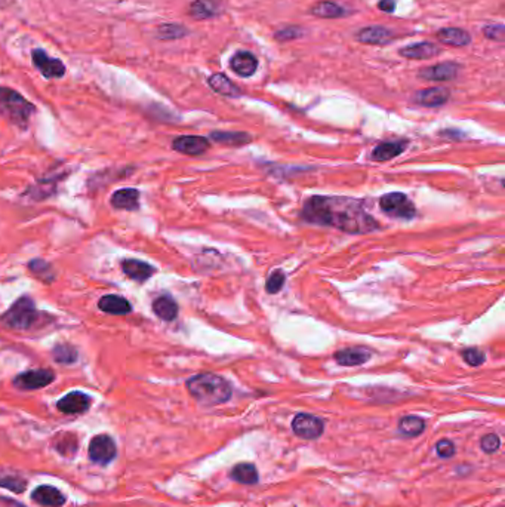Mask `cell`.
I'll use <instances>...</instances> for the list:
<instances>
[{"mask_svg": "<svg viewBox=\"0 0 505 507\" xmlns=\"http://www.w3.org/2000/svg\"><path fill=\"white\" fill-rule=\"evenodd\" d=\"M459 68L461 67L456 63H440V64H436L432 67L423 68L418 76H420L421 79H425V80L446 82V80L455 79Z\"/></svg>", "mask_w": 505, "mask_h": 507, "instance_id": "cell-12", "label": "cell"}, {"mask_svg": "<svg viewBox=\"0 0 505 507\" xmlns=\"http://www.w3.org/2000/svg\"><path fill=\"white\" fill-rule=\"evenodd\" d=\"M292 430L297 436L311 441L322 436L325 423L319 417L311 414H297L292 420Z\"/></svg>", "mask_w": 505, "mask_h": 507, "instance_id": "cell-6", "label": "cell"}, {"mask_svg": "<svg viewBox=\"0 0 505 507\" xmlns=\"http://www.w3.org/2000/svg\"><path fill=\"white\" fill-rule=\"evenodd\" d=\"M0 487L15 492H23L25 488V482L15 476H0Z\"/></svg>", "mask_w": 505, "mask_h": 507, "instance_id": "cell-36", "label": "cell"}, {"mask_svg": "<svg viewBox=\"0 0 505 507\" xmlns=\"http://www.w3.org/2000/svg\"><path fill=\"white\" fill-rule=\"evenodd\" d=\"M33 64L46 79H60L66 75V66L61 60L49 56L43 49H35Z\"/></svg>", "mask_w": 505, "mask_h": 507, "instance_id": "cell-8", "label": "cell"}, {"mask_svg": "<svg viewBox=\"0 0 505 507\" xmlns=\"http://www.w3.org/2000/svg\"><path fill=\"white\" fill-rule=\"evenodd\" d=\"M380 207L384 214L393 216V219L411 220L415 215L413 204L403 193H389L382 196Z\"/></svg>", "mask_w": 505, "mask_h": 507, "instance_id": "cell-5", "label": "cell"}, {"mask_svg": "<svg viewBox=\"0 0 505 507\" xmlns=\"http://www.w3.org/2000/svg\"><path fill=\"white\" fill-rule=\"evenodd\" d=\"M91 398L82 392H71L58 401L56 407L64 414H82L91 407Z\"/></svg>", "mask_w": 505, "mask_h": 507, "instance_id": "cell-11", "label": "cell"}, {"mask_svg": "<svg viewBox=\"0 0 505 507\" xmlns=\"http://www.w3.org/2000/svg\"><path fill=\"white\" fill-rule=\"evenodd\" d=\"M153 312L157 317H161L162 321L170 322L178 316V304L169 295H162L153 301Z\"/></svg>", "mask_w": 505, "mask_h": 507, "instance_id": "cell-24", "label": "cell"}, {"mask_svg": "<svg viewBox=\"0 0 505 507\" xmlns=\"http://www.w3.org/2000/svg\"><path fill=\"white\" fill-rule=\"evenodd\" d=\"M33 501L46 507H61L66 503V497L60 489L51 485H42L33 491Z\"/></svg>", "mask_w": 505, "mask_h": 507, "instance_id": "cell-16", "label": "cell"}, {"mask_svg": "<svg viewBox=\"0 0 505 507\" xmlns=\"http://www.w3.org/2000/svg\"><path fill=\"white\" fill-rule=\"evenodd\" d=\"M399 54L403 58H409V60H430V58H435L436 55H439L440 49L439 47L435 45V43L421 42V43H415V45L401 48Z\"/></svg>", "mask_w": 505, "mask_h": 507, "instance_id": "cell-17", "label": "cell"}, {"mask_svg": "<svg viewBox=\"0 0 505 507\" xmlns=\"http://www.w3.org/2000/svg\"><path fill=\"white\" fill-rule=\"evenodd\" d=\"M98 307L99 310H103L104 313L108 314H127L131 313L132 306L129 304V301L120 295H104L98 301Z\"/></svg>", "mask_w": 505, "mask_h": 507, "instance_id": "cell-23", "label": "cell"}, {"mask_svg": "<svg viewBox=\"0 0 505 507\" xmlns=\"http://www.w3.org/2000/svg\"><path fill=\"white\" fill-rule=\"evenodd\" d=\"M302 215L307 221L335 227L347 233H368L378 228V223L363 205L350 197L314 196L306 204Z\"/></svg>", "mask_w": 505, "mask_h": 507, "instance_id": "cell-1", "label": "cell"}, {"mask_svg": "<svg viewBox=\"0 0 505 507\" xmlns=\"http://www.w3.org/2000/svg\"><path fill=\"white\" fill-rule=\"evenodd\" d=\"M483 33L487 39L495 40V42H504L505 37V27L502 24H492V25H486L483 28Z\"/></svg>", "mask_w": 505, "mask_h": 507, "instance_id": "cell-37", "label": "cell"}, {"mask_svg": "<svg viewBox=\"0 0 505 507\" xmlns=\"http://www.w3.org/2000/svg\"><path fill=\"white\" fill-rule=\"evenodd\" d=\"M356 37L360 43H366V45H387L394 39V35L385 27L375 25L362 28Z\"/></svg>", "mask_w": 505, "mask_h": 507, "instance_id": "cell-14", "label": "cell"}, {"mask_svg": "<svg viewBox=\"0 0 505 507\" xmlns=\"http://www.w3.org/2000/svg\"><path fill=\"white\" fill-rule=\"evenodd\" d=\"M52 356H54V359H55L56 362H58V364H66V365H68V364H73V362L77 360L79 353H77V350L75 349L73 346H70V344H56V346L54 347V350H52Z\"/></svg>", "mask_w": 505, "mask_h": 507, "instance_id": "cell-31", "label": "cell"}, {"mask_svg": "<svg viewBox=\"0 0 505 507\" xmlns=\"http://www.w3.org/2000/svg\"><path fill=\"white\" fill-rule=\"evenodd\" d=\"M37 319L36 306L30 297L18 298L6 313L0 317V322L12 329H28Z\"/></svg>", "mask_w": 505, "mask_h": 507, "instance_id": "cell-4", "label": "cell"}, {"mask_svg": "<svg viewBox=\"0 0 505 507\" xmlns=\"http://www.w3.org/2000/svg\"><path fill=\"white\" fill-rule=\"evenodd\" d=\"M436 451L442 458H449L455 454V445L449 439H442L436 444Z\"/></svg>", "mask_w": 505, "mask_h": 507, "instance_id": "cell-40", "label": "cell"}, {"mask_svg": "<svg viewBox=\"0 0 505 507\" xmlns=\"http://www.w3.org/2000/svg\"><path fill=\"white\" fill-rule=\"evenodd\" d=\"M372 353L362 347H356V349H344L335 353V360L342 367H357L362 365L370 359Z\"/></svg>", "mask_w": 505, "mask_h": 507, "instance_id": "cell-21", "label": "cell"}, {"mask_svg": "<svg viewBox=\"0 0 505 507\" xmlns=\"http://www.w3.org/2000/svg\"><path fill=\"white\" fill-rule=\"evenodd\" d=\"M437 39L443 43V45L454 47V48L467 47L471 42V36L468 35V32L463 30V28H456V27L442 28V30L437 33Z\"/></svg>", "mask_w": 505, "mask_h": 507, "instance_id": "cell-20", "label": "cell"}, {"mask_svg": "<svg viewBox=\"0 0 505 507\" xmlns=\"http://www.w3.org/2000/svg\"><path fill=\"white\" fill-rule=\"evenodd\" d=\"M211 137L216 142H223L225 146H235V147L251 142L249 134L244 133H212Z\"/></svg>", "mask_w": 505, "mask_h": 507, "instance_id": "cell-30", "label": "cell"}, {"mask_svg": "<svg viewBox=\"0 0 505 507\" xmlns=\"http://www.w3.org/2000/svg\"><path fill=\"white\" fill-rule=\"evenodd\" d=\"M190 395L204 405H220L232 398V386L223 377L205 372L197 374L187 381Z\"/></svg>", "mask_w": 505, "mask_h": 507, "instance_id": "cell-2", "label": "cell"}, {"mask_svg": "<svg viewBox=\"0 0 505 507\" xmlns=\"http://www.w3.org/2000/svg\"><path fill=\"white\" fill-rule=\"evenodd\" d=\"M378 8L382 11V12H388L392 13L396 8V2L394 0H381V2L378 4Z\"/></svg>", "mask_w": 505, "mask_h": 507, "instance_id": "cell-41", "label": "cell"}, {"mask_svg": "<svg viewBox=\"0 0 505 507\" xmlns=\"http://www.w3.org/2000/svg\"><path fill=\"white\" fill-rule=\"evenodd\" d=\"M187 33H189L187 32V28L180 24H163L158 27L157 37L162 40H174V39L184 37Z\"/></svg>", "mask_w": 505, "mask_h": 507, "instance_id": "cell-33", "label": "cell"}, {"mask_svg": "<svg viewBox=\"0 0 505 507\" xmlns=\"http://www.w3.org/2000/svg\"><path fill=\"white\" fill-rule=\"evenodd\" d=\"M35 111L36 107L20 92L0 86V118L15 126L25 128Z\"/></svg>", "mask_w": 505, "mask_h": 507, "instance_id": "cell-3", "label": "cell"}, {"mask_svg": "<svg viewBox=\"0 0 505 507\" xmlns=\"http://www.w3.org/2000/svg\"><path fill=\"white\" fill-rule=\"evenodd\" d=\"M405 147H406V142H401V141L384 142V144H380V146L373 150L372 157H373V161H378V162L389 161V159H393L405 152Z\"/></svg>", "mask_w": 505, "mask_h": 507, "instance_id": "cell-26", "label": "cell"}, {"mask_svg": "<svg viewBox=\"0 0 505 507\" xmlns=\"http://www.w3.org/2000/svg\"><path fill=\"white\" fill-rule=\"evenodd\" d=\"M122 270L129 279L137 281V282L149 281L156 271V269L153 266H150L149 263H144V262H141V259H135V258L123 259Z\"/></svg>", "mask_w": 505, "mask_h": 507, "instance_id": "cell-13", "label": "cell"}, {"mask_svg": "<svg viewBox=\"0 0 505 507\" xmlns=\"http://www.w3.org/2000/svg\"><path fill=\"white\" fill-rule=\"evenodd\" d=\"M480 446H482V450L486 454L497 453L499 450V446H501V441L498 438V434H495V433L486 434V436L482 438V441H480Z\"/></svg>", "mask_w": 505, "mask_h": 507, "instance_id": "cell-35", "label": "cell"}, {"mask_svg": "<svg viewBox=\"0 0 505 507\" xmlns=\"http://www.w3.org/2000/svg\"><path fill=\"white\" fill-rule=\"evenodd\" d=\"M111 205L116 209L137 211L139 208V192L137 188H120L113 193Z\"/></svg>", "mask_w": 505, "mask_h": 507, "instance_id": "cell-18", "label": "cell"}, {"mask_svg": "<svg viewBox=\"0 0 505 507\" xmlns=\"http://www.w3.org/2000/svg\"><path fill=\"white\" fill-rule=\"evenodd\" d=\"M463 358L471 367H479L485 362V353L479 349H467L463 352Z\"/></svg>", "mask_w": 505, "mask_h": 507, "instance_id": "cell-38", "label": "cell"}, {"mask_svg": "<svg viewBox=\"0 0 505 507\" xmlns=\"http://www.w3.org/2000/svg\"><path fill=\"white\" fill-rule=\"evenodd\" d=\"M116 453V444L107 434H98L89 444V458L98 465H108Z\"/></svg>", "mask_w": 505, "mask_h": 507, "instance_id": "cell-9", "label": "cell"}, {"mask_svg": "<svg viewBox=\"0 0 505 507\" xmlns=\"http://www.w3.org/2000/svg\"><path fill=\"white\" fill-rule=\"evenodd\" d=\"M232 477L239 484L254 485L258 482V472L251 463H240V465H236L233 468Z\"/></svg>", "mask_w": 505, "mask_h": 507, "instance_id": "cell-27", "label": "cell"}, {"mask_svg": "<svg viewBox=\"0 0 505 507\" xmlns=\"http://www.w3.org/2000/svg\"><path fill=\"white\" fill-rule=\"evenodd\" d=\"M28 269H30V271L40 281L52 282L55 278V271L52 266L46 262H43V259H32V262L28 263Z\"/></svg>", "mask_w": 505, "mask_h": 507, "instance_id": "cell-32", "label": "cell"}, {"mask_svg": "<svg viewBox=\"0 0 505 507\" xmlns=\"http://www.w3.org/2000/svg\"><path fill=\"white\" fill-rule=\"evenodd\" d=\"M311 13L314 17H319V18H328V20H332V18H339L344 16V9L330 2V0H323V2H317L313 8H311Z\"/></svg>", "mask_w": 505, "mask_h": 507, "instance_id": "cell-28", "label": "cell"}, {"mask_svg": "<svg viewBox=\"0 0 505 507\" xmlns=\"http://www.w3.org/2000/svg\"><path fill=\"white\" fill-rule=\"evenodd\" d=\"M221 12L218 0H194L190 5V16L194 20H209Z\"/></svg>", "mask_w": 505, "mask_h": 507, "instance_id": "cell-22", "label": "cell"}, {"mask_svg": "<svg viewBox=\"0 0 505 507\" xmlns=\"http://www.w3.org/2000/svg\"><path fill=\"white\" fill-rule=\"evenodd\" d=\"M55 380V374L51 369H30L15 377L13 386L21 390H36L49 386Z\"/></svg>", "mask_w": 505, "mask_h": 507, "instance_id": "cell-7", "label": "cell"}, {"mask_svg": "<svg viewBox=\"0 0 505 507\" xmlns=\"http://www.w3.org/2000/svg\"><path fill=\"white\" fill-rule=\"evenodd\" d=\"M302 35H304V32H302V28H299V27H287V28H283V30L276 33V40L287 42V40H292V39H298Z\"/></svg>", "mask_w": 505, "mask_h": 507, "instance_id": "cell-39", "label": "cell"}, {"mask_svg": "<svg viewBox=\"0 0 505 507\" xmlns=\"http://www.w3.org/2000/svg\"><path fill=\"white\" fill-rule=\"evenodd\" d=\"M286 281V274L282 270H276L270 274V278L267 279L266 283V289L268 294H278L280 289L283 288Z\"/></svg>", "mask_w": 505, "mask_h": 507, "instance_id": "cell-34", "label": "cell"}, {"mask_svg": "<svg viewBox=\"0 0 505 507\" xmlns=\"http://www.w3.org/2000/svg\"><path fill=\"white\" fill-rule=\"evenodd\" d=\"M172 149L187 156H199L204 154L209 149V141L205 137L182 135L174 140V142H172Z\"/></svg>", "mask_w": 505, "mask_h": 507, "instance_id": "cell-10", "label": "cell"}, {"mask_svg": "<svg viewBox=\"0 0 505 507\" xmlns=\"http://www.w3.org/2000/svg\"><path fill=\"white\" fill-rule=\"evenodd\" d=\"M424 429H425L424 420L420 417H415V415L403 417L399 423V430L405 434V436H411V438L421 434L424 432Z\"/></svg>", "mask_w": 505, "mask_h": 507, "instance_id": "cell-29", "label": "cell"}, {"mask_svg": "<svg viewBox=\"0 0 505 507\" xmlns=\"http://www.w3.org/2000/svg\"><path fill=\"white\" fill-rule=\"evenodd\" d=\"M451 92L446 88H428L418 91L415 95V101L424 107H440L449 99Z\"/></svg>", "mask_w": 505, "mask_h": 507, "instance_id": "cell-19", "label": "cell"}, {"mask_svg": "<svg viewBox=\"0 0 505 507\" xmlns=\"http://www.w3.org/2000/svg\"><path fill=\"white\" fill-rule=\"evenodd\" d=\"M230 67H232L236 75L242 78H249L258 68V60L252 52L240 51L235 54L232 60H230Z\"/></svg>", "mask_w": 505, "mask_h": 507, "instance_id": "cell-15", "label": "cell"}, {"mask_svg": "<svg viewBox=\"0 0 505 507\" xmlns=\"http://www.w3.org/2000/svg\"><path fill=\"white\" fill-rule=\"evenodd\" d=\"M208 83L215 92H218L221 95H227V97H240L242 95V91L239 86H236L225 75L216 73L209 78Z\"/></svg>", "mask_w": 505, "mask_h": 507, "instance_id": "cell-25", "label": "cell"}]
</instances>
